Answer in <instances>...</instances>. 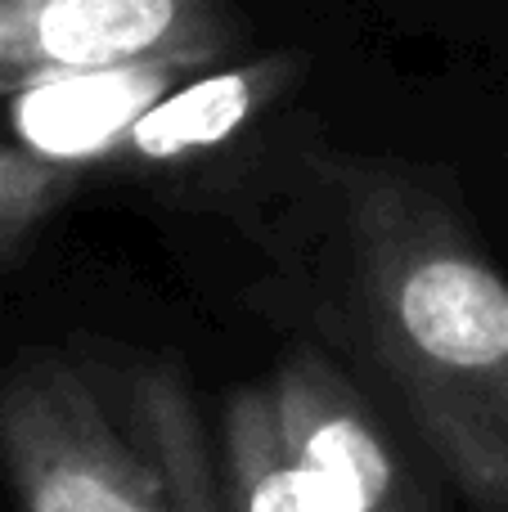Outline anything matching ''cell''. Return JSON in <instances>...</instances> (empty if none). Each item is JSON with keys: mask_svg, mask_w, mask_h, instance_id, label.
<instances>
[{"mask_svg": "<svg viewBox=\"0 0 508 512\" xmlns=\"http://www.w3.org/2000/svg\"><path fill=\"white\" fill-rule=\"evenodd\" d=\"M360 319L419 436L482 512H508V283L423 185L342 180Z\"/></svg>", "mask_w": 508, "mask_h": 512, "instance_id": "cell-1", "label": "cell"}, {"mask_svg": "<svg viewBox=\"0 0 508 512\" xmlns=\"http://www.w3.org/2000/svg\"><path fill=\"white\" fill-rule=\"evenodd\" d=\"M0 468L23 512H221L194 405L162 369L113 409L86 369L23 355L0 378Z\"/></svg>", "mask_w": 508, "mask_h": 512, "instance_id": "cell-2", "label": "cell"}, {"mask_svg": "<svg viewBox=\"0 0 508 512\" xmlns=\"http://www.w3.org/2000/svg\"><path fill=\"white\" fill-rule=\"evenodd\" d=\"M225 499L230 512H333L297 463L270 387H239L225 405Z\"/></svg>", "mask_w": 508, "mask_h": 512, "instance_id": "cell-7", "label": "cell"}, {"mask_svg": "<svg viewBox=\"0 0 508 512\" xmlns=\"http://www.w3.org/2000/svg\"><path fill=\"white\" fill-rule=\"evenodd\" d=\"M279 423L333 512H423L378 418L329 355L297 346L275 382Z\"/></svg>", "mask_w": 508, "mask_h": 512, "instance_id": "cell-4", "label": "cell"}, {"mask_svg": "<svg viewBox=\"0 0 508 512\" xmlns=\"http://www.w3.org/2000/svg\"><path fill=\"white\" fill-rule=\"evenodd\" d=\"M234 41L212 0H0V95L135 68H207Z\"/></svg>", "mask_w": 508, "mask_h": 512, "instance_id": "cell-3", "label": "cell"}, {"mask_svg": "<svg viewBox=\"0 0 508 512\" xmlns=\"http://www.w3.org/2000/svg\"><path fill=\"white\" fill-rule=\"evenodd\" d=\"M288 59L248 63L239 72H212V77H189L162 104H153L131 135L122 140L117 158L131 162H176L189 153H203L212 144L230 140L248 117H257L279 90L288 86Z\"/></svg>", "mask_w": 508, "mask_h": 512, "instance_id": "cell-6", "label": "cell"}, {"mask_svg": "<svg viewBox=\"0 0 508 512\" xmlns=\"http://www.w3.org/2000/svg\"><path fill=\"white\" fill-rule=\"evenodd\" d=\"M198 72L203 68L189 63H135L50 81L14 95V131L23 135V149L63 167L117 158L131 126Z\"/></svg>", "mask_w": 508, "mask_h": 512, "instance_id": "cell-5", "label": "cell"}, {"mask_svg": "<svg viewBox=\"0 0 508 512\" xmlns=\"http://www.w3.org/2000/svg\"><path fill=\"white\" fill-rule=\"evenodd\" d=\"M81 167H63L32 149L0 144V261L14 256L77 194Z\"/></svg>", "mask_w": 508, "mask_h": 512, "instance_id": "cell-8", "label": "cell"}]
</instances>
